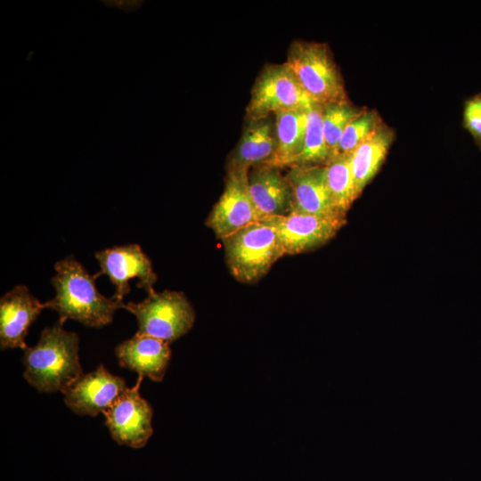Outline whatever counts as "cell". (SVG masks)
<instances>
[{
	"label": "cell",
	"mask_w": 481,
	"mask_h": 481,
	"mask_svg": "<svg viewBox=\"0 0 481 481\" xmlns=\"http://www.w3.org/2000/svg\"><path fill=\"white\" fill-rule=\"evenodd\" d=\"M54 270L52 284L55 296L44 303V307L55 311L61 324L70 319L100 328L110 323L115 312L124 308L122 300L98 291L94 283L97 275L88 273L72 256L56 262Z\"/></svg>",
	"instance_id": "1"
},
{
	"label": "cell",
	"mask_w": 481,
	"mask_h": 481,
	"mask_svg": "<svg viewBox=\"0 0 481 481\" xmlns=\"http://www.w3.org/2000/svg\"><path fill=\"white\" fill-rule=\"evenodd\" d=\"M78 348L77 334L61 322L45 328L37 344L24 349L25 379L39 392L63 393L83 374Z\"/></svg>",
	"instance_id": "2"
},
{
	"label": "cell",
	"mask_w": 481,
	"mask_h": 481,
	"mask_svg": "<svg viewBox=\"0 0 481 481\" xmlns=\"http://www.w3.org/2000/svg\"><path fill=\"white\" fill-rule=\"evenodd\" d=\"M232 275L243 283H254L285 255L279 236L270 224H250L222 240Z\"/></svg>",
	"instance_id": "3"
},
{
	"label": "cell",
	"mask_w": 481,
	"mask_h": 481,
	"mask_svg": "<svg viewBox=\"0 0 481 481\" xmlns=\"http://www.w3.org/2000/svg\"><path fill=\"white\" fill-rule=\"evenodd\" d=\"M286 63L314 102L347 101L342 77L325 44L294 41Z\"/></svg>",
	"instance_id": "4"
},
{
	"label": "cell",
	"mask_w": 481,
	"mask_h": 481,
	"mask_svg": "<svg viewBox=\"0 0 481 481\" xmlns=\"http://www.w3.org/2000/svg\"><path fill=\"white\" fill-rule=\"evenodd\" d=\"M124 308L136 317V333L167 343L189 332L195 321L194 308L181 291H155L143 301L125 304Z\"/></svg>",
	"instance_id": "5"
},
{
	"label": "cell",
	"mask_w": 481,
	"mask_h": 481,
	"mask_svg": "<svg viewBox=\"0 0 481 481\" xmlns=\"http://www.w3.org/2000/svg\"><path fill=\"white\" fill-rule=\"evenodd\" d=\"M314 102L304 91L287 63L263 69L252 88L247 107L249 120L293 110H308Z\"/></svg>",
	"instance_id": "6"
},
{
	"label": "cell",
	"mask_w": 481,
	"mask_h": 481,
	"mask_svg": "<svg viewBox=\"0 0 481 481\" xmlns=\"http://www.w3.org/2000/svg\"><path fill=\"white\" fill-rule=\"evenodd\" d=\"M249 171L227 168L224 192L206 220V225L220 240L263 220L249 193Z\"/></svg>",
	"instance_id": "7"
},
{
	"label": "cell",
	"mask_w": 481,
	"mask_h": 481,
	"mask_svg": "<svg viewBox=\"0 0 481 481\" xmlns=\"http://www.w3.org/2000/svg\"><path fill=\"white\" fill-rule=\"evenodd\" d=\"M143 378L139 376L135 385L127 387L103 413L113 440L135 449L143 447L153 434V411L140 394Z\"/></svg>",
	"instance_id": "8"
},
{
	"label": "cell",
	"mask_w": 481,
	"mask_h": 481,
	"mask_svg": "<svg viewBox=\"0 0 481 481\" xmlns=\"http://www.w3.org/2000/svg\"><path fill=\"white\" fill-rule=\"evenodd\" d=\"M94 256L100 265V272L95 274L109 277L115 286V298L123 301L130 291L129 280L133 278L137 279V288L143 289L147 294L155 292L153 286L157 274L139 244L115 246L97 251Z\"/></svg>",
	"instance_id": "9"
},
{
	"label": "cell",
	"mask_w": 481,
	"mask_h": 481,
	"mask_svg": "<svg viewBox=\"0 0 481 481\" xmlns=\"http://www.w3.org/2000/svg\"><path fill=\"white\" fill-rule=\"evenodd\" d=\"M262 221L274 228L285 255L299 254L325 244L346 224V218L299 212L268 216Z\"/></svg>",
	"instance_id": "10"
},
{
	"label": "cell",
	"mask_w": 481,
	"mask_h": 481,
	"mask_svg": "<svg viewBox=\"0 0 481 481\" xmlns=\"http://www.w3.org/2000/svg\"><path fill=\"white\" fill-rule=\"evenodd\" d=\"M126 388L124 379L100 364L83 373L63 392L64 402L78 415L96 416L103 414Z\"/></svg>",
	"instance_id": "11"
},
{
	"label": "cell",
	"mask_w": 481,
	"mask_h": 481,
	"mask_svg": "<svg viewBox=\"0 0 481 481\" xmlns=\"http://www.w3.org/2000/svg\"><path fill=\"white\" fill-rule=\"evenodd\" d=\"M291 191V212L346 218L336 208L325 177L324 165L292 166L285 175Z\"/></svg>",
	"instance_id": "12"
},
{
	"label": "cell",
	"mask_w": 481,
	"mask_h": 481,
	"mask_svg": "<svg viewBox=\"0 0 481 481\" xmlns=\"http://www.w3.org/2000/svg\"><path fill=\"white\" fill-rule=\"evenodd\" d=\"M25 285H16L0 299V346L6 348H27L25 342L29 327L44 309Z\"/></svg>",
	"instance_id": "13"
},
{
	"label": "cell",
	"mask_w": 481,
	"mask_h": 481,
	"mask_svg": "<svg viewBox=\"0 0 481 481\" xmlns=\"http://www.w3.org/2000/svg\"><path fill=\"white\" fill-rule=\"evenodd\" d=\"M115 354L121 367L159 382L164 379L171 350L164 340L136 333L118 345Z\"/></svg>",
	"instance_id": "14"
},
{
	"label": "cell",
	"mask_w": 481,
	"mask_h": 481,
	"mask_svg": "<svg viewBox=\"0 0 481 481\" xmlns=\"http://www.w3.org/2000/svg\"><path fill=\"white\" fill-rule=\"evenodd\" d=\"M251 199L263 216H286L291 209V191L280 168L263 164L249 171Z\"/></svg>",
	"instance_id": "15"
},
{
	"label": "cell",
	"mask_w": 481,
	"mask_h": 481,
	"mask_svg": "<svg viewBox=\"0 0 481 481\" xmlns=\"http://www.w3.org/2000/svg\"><path fill=\"white\" fill-rule=\"evenodd\" d=\"M275 151V122L269 116L249 120L228 159L227 168L250 169L251 167L267 164L273 158Z\"/></svg>",
	"instance_id": "16"
},
{
	"label": "cell",
	"mask_w": 481,
	"mask_h": 481,
	"mask_svg": "<svg viewBox=\"0 0 481 481\" xmlns=\"http://www.w3.org/2000/svg\"><path fill=\"white\" fill-rule=\"evenodd\" d=\"M394 139L392 130L383 123L350 155V165L358 196L383 163Z\"/></svg>",
	"instance_id": "17"
},
{
	"label": "cell",
	"mask_w": 481,
	"mask_h": 481,
	"mask_svg": "<svg viewBox=\"0 0 481 481\" xmlns=\"http://www.w3.org/2000/svg\"><path fill=\"white\" fill-rule=\"evenodd\" d=\"M306 110H293L275 114L276 151L267 165L292 167L304 147Z\"/></svg>",
	"instance_id": "18"
},
{
	"label": "cell",
	"mask_w": 481,
	"mask_h": 481,
	"mask_svg": "<svg viewBox=\"0 0 481 481\" xmlns=\"http://www.w3.org/2000/svg\"><path fill=\"white\" fill-rule=\"evenodd\" d=\"M327 186L332 201L343 216L358 197L350 165V156L337 155L324 164Z\"/></svg>",
	"instance_id": "19"
},
{
	"label": "cell",
	"mask_w": 481,
	"mask_h": 481,
	"mask_svg": "<svg viewBox=\"0 0 481 481\" xmlns=\"http://www.w3.org/2000/svg\"><path fill=\"white\" fill-rule=\"evenodd\" d=\"M323 105L314 102L306 110L304 147L293 166L324 165L330 159L322 127Z\"/></svg>",
	"instance_id": "20"
},
{
	"label": "cell",
	"mask_w": 481,
	"mask_h": 481,
	"mask_svg": "<svg viewBox=\"0 0 481 481\" xmlns=\"http://www.w3.org/2000/svg\"><path fill=\"white\" fill-rule=\"evenodd\" d=\"M362 110L352 106L347 101L323 105L322 127L330 159L337 156L338 143L346 126Z\"/></svg>",
	"instance_id": "21"
},
{
	"label": "cell",
	"mask_w": 481,
	"mask_h": 481,
	"mask_svg": "<svg viewBox=\"0 0 481 481\" xmlns=\"http://www.w3.org/2000/svg\"><path fill=\"white\" fill-rule=\"evenodd\" d=\"M382 124L375 110H362L346 126L338 146L337 155L350 156Z\"/></svg>",
	"instance_id": "22"
},
{
	"label": "cell",
	"mask_w": 481,
	"mask_h": 481,
	"mask_svg": "<svg viewBox=\"0 0 481 481\" xmlns=\"http://www.w3.org/2000/svg\"><path fill=\"white\" fill-rule=\"evenodd\" d=\"M463 121L465 127L481 148V93L466 102Z\"/></svg>",
	"instance_id": "23"
}]
</instances>
